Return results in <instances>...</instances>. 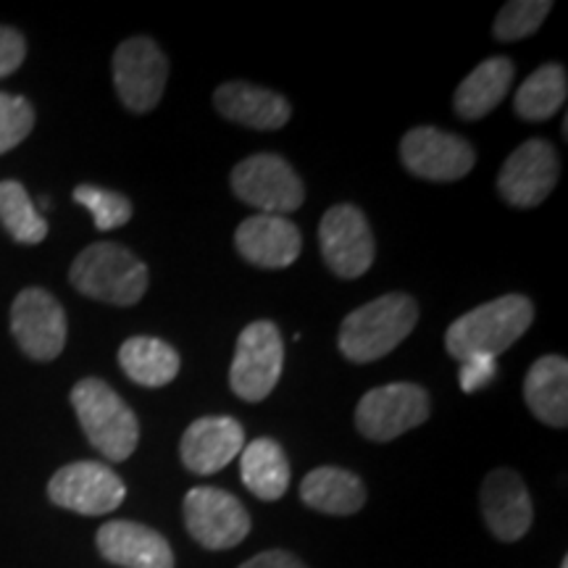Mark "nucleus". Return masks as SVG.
I'll list each match as a JSON object with an SVG mask.
<instances>
[{
  "label": "nucleus",
  "mask_w": 568,
  "mask_h": 568,
  "mask_svg": "<svg viewBox=\"0 0 568 568\" xmlns=\"http://www.w3.org/2000/svg\"><path fill=\"white\" fill-rule=\"evenodd\" d=\"M0 224L19 245H40L48 237V222L34 209L24 184L0 182Z\"/></svg>",
  "instance_id": "nucleus-26"
},
{
  "label": "nucleus",
  "mask_w": 568,
  "mask_h": 568,
  "mask_svg": "<svg viewBox=\"0 0 568 568\" xmlns=\"http://www.w3.org/2000/svg\"><path fill=\"white\" fill-rule=\"evenodd\" d=\"M524 397L539 422L566 429L568 424V361L564 355H542L524 379Z\"/></svg>",
  "instance_id": "nucleus-21"
},
{
  "label": "nucleus",
  "mask_w": 568,
  "mask_h": 568,
  "mask_svg": "<svg viewBox=\"0 0 568 568\" xmlns=\"http://www.w3.org/2000/svg\"><path fill=\"white\" fill-rule=\"evenodd\" d=\"M318 245L326 266L343 280H358L374 264V234L358 205H332L318 224Z\"/></svg>",
  "instance_id": "nucleus-11"
},
{
  "label": "nucleus",
  "mask_w": 568,
  "mask_h": 568,
  "mask_svg": "<svg viewBox=\"0 0 568 568\" xmlns=\"http://www.w3.org/2000/svg\"><path fill=\"white\" fill-rule=\"evenodd\" d=\"M514 61L506 55H495V59L481 61L464 82L458 84L456 98H453V109L466 122H479L489 111H495L503 103V98L510 92L514 84Z\"/></svg>",
  "instance_id": "nucleus-20"
},
{
  "label": "nucleus",
  "mask_w": 568,
  "mask_h": 568,
  "mask_svg": "<svg viewBox=\"0 0 568 568\" xmlns=\"http://www.w3.org/2000/svg\"><path fill=\"white\" fill-rule=\"evenodd\" d=\"M240 477L258 500H280L290 487V460L284 456V447L272 437L253 439L243 447Z\"/></svg>",
  "instance_id": "nucleus-23"
},
{
  "label": "nucleus",
  "mask_w": 568,
  "mask_h": 568,
  "mask_svg": "<svg viewBox=\"0 0 568 568\" xmlns=\"http://www.w3.org/2000/svg\"><path fill=\"white\" fill-rule=\"evenodd\" d=\"M550 11V0H514V3H506L493 24L495 40L516 42L529 38L542 27Z\"/></svg>",
  "instance_id": "nucleus-27"
},
{
  "label": "nucleus",
  "mask_w": 568,
  "mask_h": 568,
  "mask_svg": "<svg viewBox=\"0 0 568 568\" xmlns=\"http://www.w3.org/2000/svg\"><path fill=\"white\" fill-rule=\"evenodd\" d=\"M560 568H568V558H564V564H560Z\"/></svg>",
  "instance_id": "nucleus-33"
},
{
  "label": "nucleus",
  "mask_w": 568,
  "mask_h": 568,
  "mask_svg": "<svg viewBox=\"0 0 568 568\" xmlns=\"http://www.w3.org/2000/svg\"><path fill=\"white\" fill-rule=\"evenodd\" d=\"M119 364L134 385L155 389L176 379L182 358L159 337H130L119 347Z\"/></svg>",
  "instance_id": "nucleus-24"
},
{
  "label": "nucleus",
  "mask_w": 568,
  "mask_h": 568,
  "mask_svg": "<svg viewBox=\"0 0 568 568\" xmlns=\"http://www.w3.org/2000/svg\"><path fill=\"white\" fill-rule=\"evenodd\" d=\"M169 61L151 38H130L113 53V88L132 113H148L161 103Z\"/></svg>",
  "instance_id": "nucleus-10"
},
{
  "label": "nucleus",
  "mask_w": 568,
  "mask_h": 568,
  "mask_svg": "<svg viewBox=\"0 0 568 568\" xmlns=\"http://www.w3.org/2000/svg\"><path fill=\"white\" fill-rule=\"evenodd\" d=\"M184 527L205 550L237 548L251 535V516L232 493L219 487H193L184 495Z\"/></svg>",
  "instance_id": "nucleus-8"
},
{
  "label": "nucleus",
  "mask_w": 568,
  "mask_h": 568,
  "mask_svg": "<svg viewBox=\"0 0 568 568\" xmlns=\"http://www.w3.org/2000/svg\"><path fill=\"white\" fill-rule=\"evenodd\" d=\"M34 126V109L27 98L0 92V155L13 151L30 138Z\"/></svg>",
  "instance_id": "nucleus-29"
},
{
  "label": "nucleus",
  "mask_w": 568,
  "mask_h": 568,
  "mask_svg": "<svg viewBox=\"0 0 568 568\" xmlns=\"http://www.w3.org/2000/svg\"><path fill=\"white\" fill-rule=\"evenodd\" d=\"M48 497L53 506L80 516L113 514L124 503L126 487L111 466L95 460H77L59 468L48 481Z\"/></svg>",
  "instance_id": "nucleus-9"
},
{
  "label": "nucleus",
  "mask_w": 568,
  "mask_h": 568,
  "mask_svg": "<svg viewBox=\"0 0 568 568\" xmlns=\"http://www.w3.org/2000/svg\"><path fill=\"white\" fill-rule=\"evenodd\" d=\"M98 552L111 566L174 568V550L166 537L138 521H109L98 529Z\"/></svg>",
  "instance_id": "nucleus-18"
},
{
  "label": "nucleus",
  "mask_w": 568,
  "mask_h": 568,
  "mask_svg": "<svg viewBox=\"0 0 568 568\" xmlns=\"http://www.w3.org/2000/svg\"><path fill=\"white\" fill-rule=\"evenodd\" d=\"M240 568H308V566L287 550H266V552H258V556H253L251 560H245Z\"/></svg>",
  "instance_id": "nucleus-32"
},
{
  "label": "nucleus",
  "mask_w": 568,
  "mask_h": 568,
  "mask_svg": "<svg viewBox=\"0 0 568 568\" xmlns=\"http://www.w3.org/2000/svg\"><path fill=\"white\" fill-rule=\"evenodd\" d=\"M232 190L240 201L272 216L293 213L305 201L301 176L282 155L274 153H255L240 161L232 172Z\"/></svg>",
  "instance_id": "nucleus-7"
},
{
  "label": "nucleus",
  "mask_w": 568,
  "mask_h": 568,
  "mask_svg": "<svg viewBox=\"0 0 568 568\" xmlns=\"http://www.w3.org/2000/svg\"><path fill=\"white\" fill-rule=\"evenodd\" d=\"M213 105L230 122L261 132L282 130L290 122V116H293L287 98L251 82L222 84V88L213 92Z\"/></svg>",
  "instance_id": "nucleus-19"
},
{
  "label": "nucleus",
  "mask_w": 568,
  "mask_h": 568,
  "mask_svg": "<svg viewBox=\"0 0 568 568\" xmlns=\"http://www.w3.org/2000/svg\"><path fill=\"white\" fill-rule=\"evenodd\" d=\"M63 305L42 287H27L11 305V335L24 355L34 361L59 358L67 345Z\"/></svg>",
  "instance_id": "nucleus-12"
},
{
  "label": "nucleus",
  "mask_w": 568,
  "mask_h": 568,
  "mask_svg": "<svg viewBox=\"0 0 568 568\" xmlns=\"http://www.w3.org/2000/svg\"><path fill=\"white\" fill-rule=\"evenodd\" d=\"M27 59L24 34L13 27H0V80L17 71Z\"/></svg>",
  "instance_id": "nucleus-31"
},
{
  "label": "nucleus",
  "mask_w": 568,
  "mask_h": 568,
  "mask_svg": "<svg viewBox=\"0 0 568 568\" xmlns=\"http://www.w3.org/2000/svg\"><path fill=\"white\" fill-rule=\"evenodd\" d=\"M301 500L326 516H353L366 506V487L353 471L318 466L301 481Z\"/></svg>",
  "instance_id": "nucleus-22"
},
{
  "label": "nucleus",
  "mask_w": 568,
  "mask_h": 568,
  "mask_svg": "<svg viewBox=\"0 0 568 568\" xmlns=\"http://www.w3.org/2000/svg\"><path fill=\"white\" fill-rule=\"evenodd\" d=\"M234 245L247 264L258 268H287L301 255V230L284 216L255 213L234 232Z\"/></svg>",
  "instance_id": "nucleus-17"
},
{
  "label": "nucleus",
  "mask_w": 568,
  "mask_h": 568,
  "mask_svg": "<svg viewBox=\"0 0 568 568\" xmlns=\"http://www.w3.org/2000/svg\"><path fill=\"white\" fill-rule=\"evenodd\" d=\"M71 406L80 418L88 443L109 458L111 464H122L138 450L140 422L124 397L103 379L88 376L71 389Z\"/></svg>",
  "instance_id": "nucleus-3"
},
{
  "label": "nucleus",
  "mask_w": 568,
  "mask_h": 568,
  "mask_svg": "<svg viewBox=\"0 0 568 568\" xmlns=\"http://www.w3.org/2000/svg\"><path fill=\"white\" fill-rule=\"evenodd\" d=\"M432 414L429 395L410 382L368 389L355 408V426L372 443H389L422 426Z\"/></svg>",
  "instance_id": "nucleus-5"
},
{
  "label": "nucleus",
  "mask_w": 568,
  "mask_h": 568,
  "mask_svg": "<svg viewBox=\"0 0 568 568\" xmlns=\"http://www.w3.org/2000/svg\"><path fill=\"white\" fill-rule=\"evenodd\" d=\"M531 322H535V305L529 297L503 295L468 311L447 326L445 347L456 361H466L471 355L497 358L516 339L527 335Z\"/></svg>",
  "instance_id": "nucleus-1"
},
{
  "label": "nucleus",
  "mask_w": 568,
  "mask_h": 568,
  "mask_svg": "<svg viewBox=\"0 0 568 568\" xmlns=\"http://www.w3.org/2000/svg\"><path fill=\"white\" fill-rule=\"evenodd\" d=\"M497 374V358H489V355H471V358L460 361V389L464 393H477V389L487 387L489 382L495 379Z\"/></svg>",
  "instance_id": "nucleus-30"
},
{
  "label": "nucleus",
  "mask_w": 568,
  "mask_h": 568,
  "mask_svg": "<svg viewBox=\"0 0 568 568\" xmlns=\"http://www.w3.org/2000/svg\"><path fill=\"white\" fill-rule=\"evenodd\" d=\"M560 163L548 140H527L503 163L497 190L514 209H535L558 184Z\"/></svg>",
  "instance_id": "nucleus-14"
},
{
  "label": "nucleus",
  "mask_w": 568,
  "mask_h": 568,
  "mask_svg": "<svg viewBox=\"0 0 568 568\" xmlns=\"http://www.w3.org/2000/svg\"><path fill=\"white\" fill-rule=\"evenodd\" d=\"M479 503L487 529L500 542H518L535 521L529 489L510 468H495V471L487 474Z\"/></svg>",
  "instance_id": "nucleus-15"
},
{
  "label": "nucleus",
  "mask_w": 568,
  "mask_h": 568,
  "mask_svg": "<svg viewBox=\"0 0 568 568\" xmlns=\"http://www.w3.org/2000/svg\"><path fill=\"white\" fill-rule=\"evenodd\" d=\"M403 166L429 182H458L471 172L477 153L460 134L437 126H416L400 142Z\"/></svg>",
  "instance_id": "nucleus-13"
},
{
  "label": "nucleus",
  "mask_w": 568,
  "mask_h": 568,
  "mask_svg": "<svg viewBox=\"0 0 568 568\" xmlns=\"http://www.w3.org/2000/svg\"><path fill=\"white\" fill-rule=\"evenodd\" d=\"M568 95V77L560 63H545L529 74L516 90L514 111L527 122H548L564 109Z\"/></svg>",
  "instance_id": "nucleus-25"
},
{
  "label": "nucleus",
  "mask_w": 568,
  "mask_h": 568,
  "mask_svg": "<svg viewBox=\"0 0 568 568\" xmlns=\"http://www.w3.org/2000/svg\"><path fill=\"white\" fill-rule=\"evenodd\" d=\"M284 343L272 322L247 324L237 337L230 385L234 395L247 403H261L272 395L282 376Z\"/></svg>",
  "instance_id": "nucleus-6"
},
{
  "label": "nucleus",
  "mask_w": 568,
  "mask_h": 568,
  "mask_svg": "<svg viewBox=\"0 0 568 568\" xmlns=\"http://www.w3.org/2000/svg\"><path fill=\"white\" fill-rule=\"evenodd\" d=\"M77 293L109 305H134L148 293V266L116 243H95L77 255L69 268Z\"/></svg>",
  "instance_id": "nucleus-4"
},
{
  "label": "nucleus",
  "mask_w": 568,
  "mask_h": 568,
  "mask_svg": "<svg viewBox=\"0 0 568 568\" xmlns=\"http://www.w3.org/2000/svg\"><path fill=\"white\" fill-rule=\"evenodd\" d=\"M74 201L92 213L98 232H111L124 226L132 219L130 197L116 190H103L95 184H80L74 190Z\"/></svg>",
  "instance_id": "nucleus-28"
},
{
  "label": "nucleus",
  "mask_w": 568,
  "mask_h": 568,
  "mask_svg": "<svg viewBox=\"0 0 568 568\" xmlns=\"http://www.w3.org/2000/svg\"><path fill=\"white\" fill-rule=\"evenodd\" d=\"M418 322V305L406 293H389L361 305L339 326V351L353 364L385 358L406 339Z\"/></svg>",
  "instance_id": "nucleus-2"
},
{
  "label": "nucleus",
  "mask_w": 568,
  "mask_h": 568,
  "mask_svg": "<svg viewBox=\"0 0 568 568\" xmlns=\"http://www.w3.org/2000/svg\"><path fill=\"white\" fill-rule=\"evenodd\" d=\"M245 447V429L232 416H203L187 426L182 443L180 458L184 468L197 477H211L222 471Z\"/></svg>",
  "instance_id": "nucleus-16"
}]
</instances>
